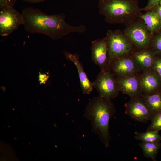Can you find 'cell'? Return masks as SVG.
<instances>
[{"label":"cell","instance_id":"1","mask_svg":"<svg viewBox=\"0 0 161 161\" xmlns=\"http://www.w3.org/2000/svg\"><path fill=\"white\" fill-rule=\"evenodd\" d=\"M21 15L25 30L30 33H40L53 40L60 39L69 33H81L86 29V26H73L65 21L63 13L48 15L38 8L27 7L24 8Z\"/></svg>","mask_w":161,"mask_h":161},{"label":"cell","instance_id":"2","mask_svg":"<svg viewBox=\"0 0 161 161\" xmlns=\"http://www.w3.org/2000/svg\"><path fill=\"white\" fill-rule=\"evenodd\" d=\"M115 112L111 100L99 95L91 100L85 109L84 116L91 122L92 131L99 136L106 147L109 145V122Z\"/></svg>","mask_w":161,"mask_h":161},{"label":"cell","instance_id":"3","mask_svg":"<svg viewBox=\"0 0 161 161\" xmlns=\"http://www.w3.org/2000/svg\"><path fill=\"white\" fill-rule=\"evenodd\" d=\"M98 7L99 14L109 24L127 26L143 14L138 0H99Z\"/></svg>","mask_w":161,"mask_h":161},{"label":"cell","instance_id":"4","mask_svg":"<svg viewBox=\"0 0 161 161\" xmlns=\"http://www.w3.org/2000/svg\"><path fill=\"white\" fill-rule=\"evenodd\" d=\"M108 44V64L119 57L131 54L136 50L134 46L120 29L109 30L106 36Z\"/></svg>","mask_w":161,"mask_h":161},{"label":"cell","instance_id":"5","mask_svg":"<svg viewBox=\"0 0 161 161\" xmlns=\"http://www.w3.org/2000/svg\"><path fill=\"white\" fill-rule=\"evenodd\" d=\"M123 32L136 49L149 47L152 34L141 18L126 26Z\"/></svg>","mask_w":161,"mask_h":161},{"label":"cell","instance_id":"6","mask_svg":"<svg viewBox=\"0 0 161 161\" xmlns=\"http://www.w3.org/2000/svg\"><path fill=\"white\" fill-rule=\"evenodd\" d=\"M92 83L99 95L108 99H114L118 96L120 92L116 77L109 67L100 70Z\"/></svg>","mask_w":161,"mask_h":161},{"label":"cell","instance_id":"7","mask_svg":"<svg viewBox=\"0 0 161 161\" xmlns=\"http://www.w3.org/2000/svg\"><path fill=\"white\" fill-rule=\"evenodd\" d=\"M21 14L13 7H6L0 8V35L5 37L12 33L19 26L23 25Z\"/></svg>","mask_w":161,"mask_h":161},{"label":"cell","instance_id":"8","mask_svg":"<svg viewBox=\"0 0 161 161\" xmlns=\"http://www.w3.org/2000/svg\"><path fill=\"white\" fill-rule=\"evenodd\" d=\"M125 113L131 118L142 123L151 120L154 114L141 96L133 99L125 104Z\"/></svg>","mask_w":161,"mask_h":161},{"label":"cell","instance_id":"9","mask_svg":"<svg viewBox=\"0 0 161 161\" xmlns=\"http://www.w3.org/2000/svg\"><path fill=\"white\" fill-rule=\"evenodd\" d=\"M140 73L116 77L120 91L128 95L131 99L140 97L143 94L139 81Z\"/></svg>","mask_w":161,"mask_h":161},{"label":"cell","instance_id":"10","mask_svg":"<svg viewBox=\"0 0 161 161\" xmlns=\"http://www.w3.org/2000/svg\"><path fill=\"white\" fill-rule=\"evenodd\" d=\"M131 54L119 57L109 63V68L116 77L140 72Z\"/></svg>","mask_w":161,"mask_h":161},{"label":"cell","instance_id":"11","mask_svg":"<svg viewBox=\"0 0 161 161\" xmlns=\"http://www.w3.org/2000/svg\"><path fill=\"white\" fill-rule=\"evenodd\" d=\"M90 49L91 60L95 64L100 67V70L109 67L108 58V44L106 36L102 39L92 41Z\"/></svg>","mask_w":161,"mask_h":161},{"label":"cell","instance_id":"12","mask_svg":"<svg viewBox=\"0 0 161 161\" xmlns=\"http://www.w3.org/2000/svg\"><path fill=\"white\" fill-rule=\"evenodd\" d=\"M139 81L143 94H153L161 89V80L152 69L140 72Z\"/></svg>","mask_w":161,"mask_h":161},{"label":"cell","instance_id":"13","mask_svg":"<svg viewBox=\"0 0 161 161\" xmlns=\"http://www.w3.org/2000/svg\"><path fill=\"white\" fill-rule=\"evenodd\" d=\"M131 55L140 72L151 69L156 54L150 48L136 49Z\"/></svg>","mask_w":161,"mask_h":161},{"label":"cell","instance_id":"14","mask_svg":"<svg viewBox=\"0 0 161 161\" xmlns=\"http://www.w3.org/2000/svg\"><path fill=\"white\" fill-rule=\"evenodd\" d=\"M64 55L66 59L72 62L78 70L80 79V87L84 94H89L93 90L92 83L89 79L83 69V66L79 60L77 53L72 54L68 52H64Z\"/></svg>","mask_w":161,"mask_h":161},{"label":"cell","instance_id":"15","mask_svg":"<svg viewBox=\"0 0 161 161\" xmlns=\"http://www.w3.org/2000/svg\"><path fill=\"white\" fill-rule=\"evenodd\" d=\"M140 18L144 21L152 34L161 30V20L157 14L152 10L147 11Z\"/></svg>","mask_w":161,"mask_h":161},{"label":"cell","instance_id":"16","mask_svg":"<svg viewBox=\"0 0 161 161\" xmlns=\"http://www.w3.org/2000/svg\"><path fill=\"white\" fill-rule=\"evenodd\" d=\"M141 97L154 115L161 112V93L160 91L150 94H143Z\"/></svg>","mask_w":161,"mask_h":161},{"label":"cell","instance_id":"17","mask_svg":"<svg viewBox=\"0 0 161 161\" xmlns=\"http://www.w3.org/2000/svg\"><path fill=\"white\" fill-rule=\"evenodd\" d=\"M139 146L142 150L144 157L156 161V158L159 150L161 148V143L160 142H142Z\"/></svg>","mask_w":161,"mask_h":161},{"label":"cell","instance_id":"18","mask_svg":"<svg viewBox=\"0 0 161 161\" xmlns=\"http://www.w3.org/2000/svg\"><path fill=\"white\" fill-rule=\"evenodd\" d=\"M159 131L153 130L147 131L145 132H135L134 138L136 140L145 142H160L161 136L159 134Z\"/></svg>","mask_w":161,"mask_h":161},{"label":"cell","instance_id":"19","mask_svg":"<svg viewBox=\"0 0 161 161\" xmlns=\"http://www.w3.org/2000/svg\"><path fill=\"white\" fill-rule=\"evenodd\" d=\"M157 55H161V30L152 34L149 47Z\"/></svg>","mask_w":161,"mask_h":161},{"label":"cell","instance_id":"20","mask_svg":"<svg viewBox=\"0 0 161 161\" xmlns=\"http://www.w3.org/2000/svg\"><path fill=\"white\" fill-rule=\"evenodd\" d=\"M151 120V123L147 131L153 130H161V112L154 115Z\"/></svg>","mask_w":161,"mask_h":161},{"label":"cell","instance_id":"21","mask_svg":"<svg viewBox=\"0 0 161 161\" xmlns=\"http://www.w3.org/2000/svg\"><path fill=\"white\" fill-rule=\"evenodd\" d=\"M151 69L161 80V55H156Z\"/></svg>","mask_w":161,"mask_h":161},{"label":"cell","instance_id":"22","mask_svg":"<svg viewBox=\"0 0 161 161\" xmlns=\"http://www.w3.org/2000/svg\"><path fill=\"white\" fill-rule=\"evenodd\" d=\"M17 0H0V9L6 7H13Z\"/></svg>","mask_w":161,"mask_h":161},{"label":"cell","instance_id":"23","mask_svg":"<svg viewBox=\"0 0 161 161\" xmlns=\"http://www.w3.org/2000/svg\"><path fill=\"white\" fill-rule=\"evenodd\" d=\"M161 1V0H148L146 5L144 8H141L142 10L146 11L149 10Z\"/></svg>","mask_w":161,"mask_h":161},{"label":"cell","instance_id":"24","mask_svg":"<svg viewBox=\"0 0 161 161\" xmlns=\"http://www.w3.org/2000/svg\"><path fill=\"white\" fill-rule=\"evenodd\" d=\"M150 10L155 13L161 20V1L156 4Z\"/></svg>","mask_w":161,"mask_h":161},{"label":"cell","instance_id":"25","mask_svg":"<svg viewBox=\"0 0 161 161\" xmlns=\"http://www.w3.org/2000/svg\"><path fill=\"white\" fill-rule=\"evenodd\" d=\"M49 76V75H47L46 74H41L39 72L38 78L39 81L40 83L41 84H45L48 79Z\"/></svg>","mask_w":161,"mask_h":161},{"label":"cell","instance_id":"26","mask_svg":"<svg viewBox=\"0 0 161 161\" xmlns=\"http://www.w3.org/2000/svg\"><path fill=\"white\" fill-rule=\"evenodd\" d=\"M23 1L30 3L35 4L41 3L46 0H22Z\"/></svg>","mask_w":161,"mask_h":161},{"label":"cell","instance_id":"27","mask_svg":"<svg viewBox=\"0 0 161 161\" xmlns=\"http://www.w3.org/2000/svg\"><path fill=\"white\" fill-rule=\"evenodd\" d=\"M160 92L161 93V89H160Z\"/></svg>","mask_w":161,"mask_h":161}]
</instances>
